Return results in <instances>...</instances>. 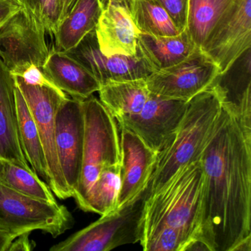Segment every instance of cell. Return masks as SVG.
Listing matches in <instances>:
<instances>
[{
    "mask_svg": "<svg viewBox=\"0 0 251 251\" xmlns=\"http://www.w3.org/2000/svg\"><path fill=\"white\" fill-rule=\"evenodd\" d=\"M251 49L245 51L210 87L218 95L222 106L251 126Z\"/></svg>",
    "mask_w": 251,
    "mask_h": 251,
    "instance_id": "cell-16",
    "label": "cell"
},
{
    "mask_svg": "<svg viewBox=\"0 0 251 251\" xmlns=\"http://www.w3.org/2000/svg\"><path fill=\"white\" fill-rule=\"evenodd\" d=\"M164 8L176 25L179 31L186 29L189 0H153Z\"/></svg>",
    "mask_w": 251,
    "mask_h": 251,
    "instance_id": "cell-29",
    "label": "cell"
},
{
    "mask_svg": "<svg viewBox=\"0 0 251 251\" xmlns=\"http://www.w3.org/2000/svg\"><path fill=\"white\" fill-rule=\"evenodd\" d=\"M84 138L83 100L68 97L55 116V142L61 171L73 195L81 174Z\"/></svg>",
    "mask_w": 251,
    "mask_h": 251,
    "instance_id": "cell-12",
    "label": "cell"
},
{
    "mask_svg": "<svg viewBox=\"0 0 251 251\" xmlns=\"http://www.w3.org/2000/svg\"><path fill=\"white\" fill-rule=\"evenodd\" d=\"M23 6L11 0H0V30Z\"/></svg>",
    "mask_w": 251,
    "mask_h": 251,
    "instance_id": "cell-30",
    "label": "cell"
},
{
    "mask_svg": "<svg viewBox=\"0 0 251 251\" xmlns=\"http://www.w3.org/2000/svg\"><path fill=\"white\" fill-rule=\"evenodd\" d=\"M42 69L58 89L74 99L83 100L100 89V83L83 64L52 47Z\"/></svg>",
    "mask_w": 251,
    "mask_h": 251,
    "instance_id": "cell-17",
    "label": "cell"
},
{
    "mask_svg": "<svg viewBox=\"0 0 251 251\" xmlns=\"http://www.w3.org/2000/svg\"><path fill=\"white\" fill-rule=\"evenodd\" d=\"M13 2H16V3L19 4V5L23 6V0H11Z\"/></svg>",
    "mask_w": 251,
    "mask_h": 251,
    "instance_id": "cell-35",
    "label": "cell"
},
{
    "mask_svg": "<svg viewBox=\"0 0 251 251\" xmlns=\"http://www.w3.org/2000/svg\"><path fill=\"white\" fill-rule=\"evenodd\" d=\"M127 5L132 20L141 33L173 36L181 33L167 11L153 0H127Z\"/></svg>",
    "mask_w": 251,
    "mask_h": 251,
    "instance_id": "cell-24",
    "label": "cell"
},
{
    "mask_svg": "<svg viewBox=\"0 0 251 251\" xmlns=\"http://www.w3.org/2000/svg\"><path fill=\"white\" fill-rule=\"evenodd\" d=\"M15 238L8 232L0 230V251H8L11 242Z\"/></svg>",
    "mask_w": 251,
    "mask_h": 251,
    "instance_id": "cell-33",
    "label": "cell"
},
{
    "mask_svg": "<svg viewBox=\"0 0 251 251\" xmlns=\"http://www.w3.org/2000/svg\"><path fill=\"white\" fill-rule=\"evenodd\" d=\"M14 79L40 134L48 164L50 189L61 200L73 198V191L61 171L55 142V116L60 105L69 96L56 86H33L25 83L20 77H14Z\"/></svg>",
    "mask_w": 251,
    "mask_h": 251,
    "instance_id": "cell-7",
    "label": "cell"
},
{
    "mask_svg": "<svg viewBox=\"0 0 251 251\" xmlns=\"http://www.w3.org/2000/svg\"><path fill=\"white\" fill-rule=\"evenodd\" d=\"M46 34L41 22L23 7L0 30V58L10 71L29 64L42 68L50 52Z\"/></svg>",
    "mask_w": 251,
    "mask_h": 251,
    "instance_id": "cell-9",
    "label": "cell"
},
{
    "mask_svg": "<svg viewBox=\"0 0 251 251\" xmlns=\"http://www.w3.org/2000/svg\"><path fill=\"white\" fill-rule=\"evenodd\" d=\"M120 133L121 184L118 208L130 202L146 189L158 154L129 129L120 127Z\"/></svg>",
    "mask_w": 251,
    "mask_h": 251,
    "instance_id": "cell-14",
    "label": "cell"
},
{
    "mask_svg": "<svg viewBox=\"0 0 251 251\" xmlns=\"http://www.w3.org/2000/svg\"><path fill=\"white\" fill-rule=\"evenodd\" d=\"M204 186L201 158L179 169L161 189L145 200L142 234L165 225L180 230L189 245L201 241L207 245L202 231Z\"/></svg>",
    "mask_w": 251,
    "mask_h": 251,
    "instance_id": "cell-2",
    "label": "cell"
},
{
    "mask_svg": "<svg viewBox=\"0 0 251 251\" xmlns=\"http://www.w3.org/2000/svg\"><path fill=\"white\" fill-rule=\"evenodd\" d=\"M31 233H26L17 236L11 242L8 251H30L35 248L34 242L30 239Z\"/></svg>",
    "mask_w": 251,
    "mask_h": 251,
    "instance_id": "cell-31",
    "label": "cell"
},
{
    "mask_svg": "<svg viewBox=\"0 0 251 251\" xmlns=\"http://www.w3.org/2000/svg\"><path fill=\"white\" fill-rule=\"evenodd\" d=\"M189 102L150 95L142 109L117 120L120 127L136 133L151 149L158 152L174 137Z\"/></svg>",
    "mask_w": 251,
    "mask_h": 251,
    "instance_id": "cell-11",
    "label": "cell"
},
{
    "mask_svg": "<svg viewBox=\"0 0 251 251\" xmlns=\"http://www.w3.org/2000/svg\"><path fill=\"white\" fill-rule=\"evenodd\" d=\"M201 158L202 238L211 251H232L251 236V126L222 106Z\"/></svg>",
    "mask_w": 251,
    "mask_h": 251,
    "instance_id": "cell-1",
    "label": "cell"
},
{
    "mask_svg": "<svg viewBox=\"0 0 251 251\" xmlns=\"http://www.w3.org/2000/svg\"><path fill=\"white\" fill-rule=\"evenodd\" d=\"M139 242L145 251H185L189 245L180 230L165 225L145 232Z\"/></svg>",
    "mask_w": 251,
    "mask_h": 251,
    "instance_id": "cell-27",
    "label": "cell"
},
{
    "mask_svg": "<svg viewBox=\"0 0 251 251\" xmlns=\"http://www.w3.org/2000/svg\"><path fill=\"white\" fill-rule=\"evenodd\" d=\"M221 111V101L211 87L189 101L173 140L157 154L145 200L161 189L179 169L201 158L214 134Z\"/></svg>",
    "mask_w": 251,
    "mask_h": 251,
    "instance_id": "cell-3",
    "label": "cell"
},
{
    "mask_svg": "<svg viewBox=\"0 0 251 251\" xmlns=\"http://www.w3.org/2000/svg\"><path fill=\"white\" fill-rule=\"evenodd\" d=\"M145 190L65 240L50 251H109L122 245L140 242L143 230Z\"/></svg>",
    "mask_w": 251,
    "mask_h": 251,
    "instance_id": "cell-5",
    "label": "cell"
},
{
    "mask_svg": "<svg viewBox=\"0 0 251 251\" xmlns=\"http://www.w3.org/2000/svg\"><path fill=\"white\" fill-rule=\"evenodd\" d=\"M77 0H58L60 9V23L67 17Z\"/></svg>",
    "mask_w": 251,
    "mask_h": 251,
    "instance_id": "cell-32",
    "label": "cell"
},
{
    "mask_svg": "<svg viewBox=\"0 0 251 251\" xmlns=\"http://www.w3.org/2000/svg\"><path fill=\"white\" fill-rule=\"evenodd\" d=\"M120 168L121 163L106 167L101 172L89 192L86 212L102 216L118 208Z\"/></svg>",
    "mask_w": 251,
    "mask_h": 251,
    "instance_id": "cell-26",
    "label": "cell"
},
{
    "mask_svg": "<svg viewBox=\"0 0 251 251\" xmlns=\"http://www.w3.org/2000/svg\"><path fill=\"white\" fill-rule=\"evenodd\" d=\"M95 33L100 50L106 56L137 53L140 32L132 20L127 1L110 0L100 16Z\"/></svg>",
    "mask_w": 251,
    "mask_h": 251,
    "instance_id": "cell-15",
    "label": "cell"
},
{
    "mask_svg": "<svg viewBox=\"0 0 251 251\" xmlns=\"http://www.w3.org/2000/svg\"><path fill=\"white\" fill-rule=\"evenodd\" d=\"M251 45V0H235L201 49L225 73Z\"/></svg>",
    "mask_w": 251,
    "mask_h": 251,
    "instance_id": "cell-10",
    "label": "cell"
},
{
    "mask_svg": "<svg viewBox=\"0 0 251 251\" xmlns=\"http://www.w3.org/2000/svg\"><path fill=\"white\" fill-rule=\"evenodd\" d=\"M23 7L41 22L48 34L53 36L60 23L58 0H23Z\"/></svg>",
    "mask_w": 251,
    "mask_h": 251,
    "instance_id": "cell-28",
    "label": "cell"
},
{
    "mask_svg": "<svg viewBox=\"0 0 251 251\" xmlns=\"http://www.w3.org/2000/svg\"><path fill=\"white\" fill-rule=\"evenodd\" d=\"M232 251H251V236L239 242Z\"/></svg>",
    "mask_w": 251,
    "mask_h": 251,
    "instance_id": "cell-34",
    "label": "cell"
},
{
    "mask_svg": "<svg viewBox=\"0 0 251 251\" xmlns=\"http://www.w3.org/2000/svg\"><path fill=\"white\" fill-rule=\"evenodd\" d=\"M85 138L83 163L73 198L86 211L88 196L101 172L121 163L120 135L117 120L93 95L83 100Z\"/></svg>",
    "mask_w": 251,
    "mask_h": 251,
    "instance_id": "cell-4",
    "label": "cell"
},
{
    "mask_svg": "<svg viewBox=\"0 0 251 251\" xmlns=\"http://www.w3.org/2000/svg\"><path fill=\"white\" fill-rule=\"evenodd\" d=\"M0 183L26 196L49 203L57 202L49 186L33 170L2 158H0Z\"/></svg>",
    "mask_w": 251,
    "mask_h": 251,
    "instance_id": "cell-25",
    "label": "cell"
},
{
    "mask_svg": "<svg viewBox=\"0 0 251 251\" xmlns=\"http://www.w3.org/2000/svg\"><path fill=\"white\" fill-rule=\"evenodd\" d=\"M67 52L91 72L100 86L108 82L145 79L152 73L138 53L133 56L104 55L100 50L95 30Z\"/></svg>",
    "mask_w": 251,
    "mask_h": 251,
    "instance_id": "cell-13",
    "label": "cell"
},
{
    "mask_svg": "<svg viewBox=\"0 0 251 251\" xmlns=\"http://www.w3.org/2000/svg\"><path fill=\"white\" fill-rule=\"evenodd\" d=\"M102 8L100 0H77L54 33L52 48L69 52L96 28Z\"/></svg>",
    "mask_w": 251,
    "mask_h": 251,
    "instance_id": "cell-20",
    "label": "cell"
},
{
    "mask_svg": "<svg viewBox=\"0 0 251 251\" xmlns=\"http://www.w3.org/2000/svg\"><path fill=\"white\" fill-rule=\"evenodd\" d=\"M98 92L100 100L116 120L139 113L151 95L145 79L108 82Z\"/></svg>",
    "mask_w": 251,
    "mask_h": 251,
    "instance_id": "cell-21",
    "label": "cell"
},
{
    "mask_svg": "<svg viewBox=\"0 0 251 251\" xmlns=\"http://www.w3.org/2000/svg\"><path fill=\"white\" fill-rule=\"evenodd\" d=\"M15 97L19 133L25 156L33 173L49 186L50 177L46 157L36 122L24 97L17 86Z\"/></svg>",
    "mask_w": 251,
    "mask_h": 251,
    "instance_id": "cell-22",
    "label": "cell"
},
{
    "mask_svg": "<svg viewBox=\"0 0 251 251\" xmlns=\"http://www.w3.org/2000/svg\"><path fill=\"white\" fill-rule=\"evenodd\" d=\"M73 224V215L64 205L26 196L0 183V230L14 237L41 230L55 238Z\"/></svg>",
    "mask_w": 251,
    "mask_h": 251,
    "instance_id": "cell-6",
    "label": "cell"
},
{
    "mask_svg": "<svg viewBox=\"0 0 251 251\" xmlns=\"http://www.w3.org/2000/svg\"><path fill=\"white\" fill-rule=\"evenodd\" d=\"M220 74L218 66L197 47L181 62L151 73L145 81L151 93L189 102L208 89Z\"/></svg>",
    "mask_w": 251,
    "mask_h": 251,
    "instance_id": "cell-8",
    "label": "cell"
},
{
    "mask_svg": "<svg viewBox=\"0 0 251 251\" xmlns=\"http://www.w3.org/2000/svg\"><path fill=\"white\" fill-rule=\"evenodd\" d=\"M197 48L186 30L173 36L139 33L137 53L152 73L173 67L187 58Z\"/></svg>",
    "mask_w": 251,
    "mask_h": 251,
    "instance_id": "cell-19",
    "label": "cell"
},
{
    "mask_svg": "<svg viewBox=\"0 0 251 251\" xmlns=\"http://www.w3.org/2000/svg\"><path fill=\"white\" fill-rule=\"evenodd\" d=\"M235 0H189L185 30L201 48L216 23Z\"/></svg>",
    "mask_w": 251,
    "mask_h": 251,
    "instance_id": "cell-23",
    "label": "cell"
},
{
    "mask_svg": "<svg viewBox=\"0 0 251 251\" xmlns=\"http://www.w3.org/2000/svg\"><path fill=\"white\" fill-rule=\"evenodd\" d=\"M15 88L14 77L0 58V158L31 170L20 142Z\"/></svg>",
    "mask_w": 251,
    "mask_h": 251,
    "instance_id": "cell-18",
    "label": "cell"
},
{
    "mask_svg": "<svg viewBox=\"0 0 251 251\" xmlns=\"http://www.w3.org/2000/svg\"><path fill=\"white\" fill-rule=\"evenodd\" d=\"M122 1H127V0H122Z\"/></svg>",
    "mask_w": 251,
    "mask_h": 251,
    "instance_id": "cell-36",
    "label": "cell"
}]
</instances>
